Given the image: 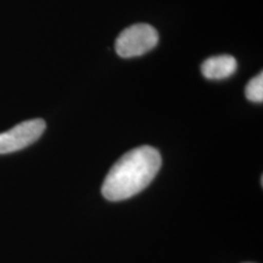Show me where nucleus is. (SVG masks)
<instances>
[{"label": "nucleus", "instance_id": "nucleus-1", "mask_svg": "<svg viewBox=\"0 0 263 263\" xmlns=\"http://www.w3.org/2000/svg\"><path fill=\"white\" fill-rule=\"evenodd\" d=\"M161 163L160 153L153 146L143 145L128 151L108 171L101 193L108 201L129 199L153 182Z\"/></svg>", "mask_w": 263, "mask_h": 263}, {"label": "nucleus", "instance_id": "nucleus-2", "mask_svg": "<svg viewBox=\"0 0 263 263\" xmlns=\"http://www.w3.org/2000/svg\"><path fill=\"white\" fill-rule=\"evenodd\" d=\"M159 43V33L153 26L138 24L120 33L115 43V49L121 58L140 57L153 50Z\"/></svg>", "mask_w": 263, "mask_h": 263}, {"label": "nucleus", "instance_id": "nucleus-3", "mask_svg": "<svg viewBox=\"0 0 263 263\" xmlns=\"http://www.w3.org/2000/svg\"><path fill=\"white\" fill-rule=\"evenodd\" d=\"M47 124L42 118L21 122L4 133H0V155L20 151L37 141L44 133Z\"/></svg>", "mask_w": 263, "mask_h": 263}, {"label": "nucleus", "instance_id": "nucleus-4", "mask_svg": "<svg viewBox=\"0 0 263 263\" xmlns=\"http://www.w3.org/2000/svg\"><path fill=\"white\" fill-rule=\"evenodd\" d=\"M236 68L238 62L230 55L209 58L201 65V72L207 80H224L235 73Z\"/></svg>", "mask_w": 263, "mask_h": 263}, {"label": "nucleus", "instance_id": "nucleus-5", "mask_svg": "<svg viewBox=\"0 0 263 263\" xmlns=\"http://www.w3.org/2000/svg\"><path fill=\"white\" fill-rule=\"evenodd\" d=\"M245 95L248 100L252 103H262L263 101V74L262 72L249 82L245 88Z\"/></svg>", "mask_w": 263, "mask_h": 263}]
</instances>
